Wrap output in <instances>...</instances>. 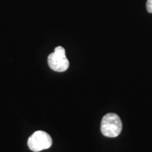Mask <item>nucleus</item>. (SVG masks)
I'll return each mask as SVG.
<instances>
[{"mask_svg":"<svg viewBox=\"0 0 152 152\" xmlns=\"http://www.w3.org/2000/svg\"><path fill=\"white\" fill-rule=\"evenodd\" d=\"M123 124L117 114H106L101 122V131L103 135L107 137H116L122 131Z\"/></svg>","mask_w":152,"mask_h":152,"instance_id":"nucleus-1","label":"nucleus"},{"mask_svg":"<svg viewBox=\"0 0 152 152\" xmlns=\"http://www.w3.org/2000/svg\"><path fill=\"white\" fill-rule=\"evenodd\" d=\"M52 145V139L45 131L38 130L34 132L28 140L29 149L34 152H39L47 149Z\"/></svg>","mask_w":152,"mask_h":152,"instance_id":"nucleus-2","label":"nucleus"},{"mask_svg":"<svg viewBox=\"0 0 152 152\" xmlns=\"http://www.w3.org/2000/svg\"><path fill=\"white\" fill-rule=\"evenodd\" d=\"M146 7H147V10L148 12L150 13V14H152V0H147Z\"/></svg>","mask_w":152,"mask_h":152,"instance_id":"nucleus-4","label":"nucleus"},{"mask_svg":"<svg viewBox=\"0 0 152 152\" xmlns=\"http://www.w3.org/2000/svg\"><path fill=\"white\" fill-rule=\"evenodd\" d=\"M48 65L51 69L56 72H64L69 67V61L66 56L65 49L57 47L54 52L48 56Z\"/></svg>","mask_w":152,"mask_h":152,"instance_id":"nucleus-3","label":"nucleus"}]
</instances>
